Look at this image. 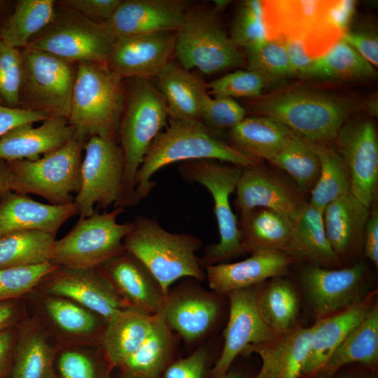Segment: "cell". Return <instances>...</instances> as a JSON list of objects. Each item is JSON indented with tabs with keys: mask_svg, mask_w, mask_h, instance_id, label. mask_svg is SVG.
Listing matches in <instances>:
<instances>
[{
	"mask_svg": "<svg viewBox=\"0 0 378 378\" xmlns=\"http://www.w3.org/2000/svg\"><path fill=\"white\" fill-rule=\"evenodd\" d=\"M267 39L300 42L315 59L341 40L352 18L345 1H263Z\"/></svg>",
	"mask_w": 378,
	"mask_h": 378,
	"instance_id": "obj_1",
	"label": "cell"
},
{
	"mask_svg": "<svg viewBox=\"0 0 378 378\" xmlns=\"http://www.w3.org/2000/svg\"><path fill=\"white\" fill-rule=\"evenodd\" d=\"M201 159L216 160L242 167L262 163L224 141L219 134L202 122L169 120L167 127L152 143L137 171L135 192L139 202L146 198L156 186L152 177L160 169L177 162Z\"/></svg>",
	"mask_w": 378,
	"mask_h": 378,
	"instance_id": "obj_2",
	"label": "cell"
},
{
	"mask_svg": "<svg viewBox=\"0 0 378 378\" xmlns=\"http://www.w3.org/2000/svg\"><path fill=\"white\" fill-rule=\"evenodd\" d=\"M125 102L118 128L124 163V183L119 206L139 204L135 177L152 143L167 126L169 115L161 92L148 79L125 80Z\"/></svg>",
	"mask_w": 378,
	"mask_h": 378,
	"instance_id": "obj_3",
	"label": "cell"
},
{
	"mask_svg": "<svg viewBox=\"0 0 378 378\" xmlns=\"http://www.w3.org/2000/svg\"><path fill=\"white\" fill-rule=\"evenodd\" d=\"M130 222L131 229L123 239L125 249L146 266L166 295L178 279H206L196 255L202 246L201 239L169 232L156 219L146 216H136Z\"/></svg>",
	"mask_w": 378,
	"mask_h": 378,
	"instance_id": "obj_4",
	"label": "cell"
},
{
	"mask_svg": "<svg viewBox=\"0 0 378 378\" xmlns=\"http://www.w3.org/2000/svg\"><path fill=\"white\" fill-rule=\"evenodd\" d=\"M125 80L105 63H79L73 89L69 123L75 133L118 141L125 102Z\"/></svg>",
	"mask_w": 378,
	"mask_h": 378,
	"instance_id": "obj_5",
	"label": "cell"
},
{
	"mask_svg": "<svg viewBox=\"0 0 378 378\" xmlns=\"http://www.w3.org/2000/svg\"><path fill=\"white\" fill-rule=\"evenodd\" d=\"M88 139L75 133L62 147L35 160L6 162L10 190L34 194L52 205L73 203L80 190L83 151Z\"/></svg>",
	"mask_w": 378,
	"mask_h": 378,
	"instance_id": "obj_6",
	"label": "cell"
},
{
	"mask_svg": "<svg viewBox=\"0 0 378 378\" xmlns=\"http://www.w3.org/2000/svg\"><path fill=\"white\" fill-rule=\"evenodd\" d=\"M350 110L342 99L307 90L285 91L255 105L260 114L276 119L307 141L320 144L335 139Z\"/></svg>",
	"mask_w": 378,
	"mask_h": 378,
	"instance_id": "obj_7",
	"label": "cell"
},
{
	"mask_svg": "<svg viewBox=\"0 0 378 378\" xmlns=\"http://www.w3.org/2000/svg\"><path fill=\"white\" fill-rule=\"evenodd\" d=\"M243 168L210 159L183 162L177 168L183 180L204 187L214 200V213L218 225L219 241L209 245L200 258V264L204 267L224 262L244 253L241 244L238 218L233 213L230 202Z\"/></svg>",
	"mask_w": 378,
	"mask_h": 378,
	"instance_id": "obj_8",
	"label": "cell"
},
{
	"mask_svg": "<svg viewBox=\"0 0 378 378\" xmlns=\"http://www.w3.org/2000/svg\"><path fill=\"white\" fill-rule=\"evenodd\" d=\"M21 108L68 119L77 64L38 49H20Z\"/></svg>",
	"mask_w": 378,
	"mask_h": 378,
	"instance_id": "obj_9",
	"label": "cell"
},
{
	"mask_svg": "<svg viewBox=\"0 0 378 378\" xmlns=\"http://www.w3.org/2000/svg\"><path fill=\"white\" fill-rule=\"evenodd\" d=\"M121 206L110 211H98L80 217L73 228L55 240L50 262L58 267L96 268L125 249L123 239L131 229V222L118 223L124 211Z\"/></svg>",
	"mask_w": 378,
	"mask_h": 378,
	"instance_id": "obj_10",
	"label": "cell"
},
{
	"mask_svg": "<svg viewBox=\"0 0 378 378\" xmlns=\"http://www.w3.org/2000/svg\"><path fill=\"white\" fill-rule=\"evenodd\" d=\"M114 41L104 23L90 20L57 1L54 18L27 47L75 64L106 63Z\"/></svg>",
	"mask_w": 378,
	"mask_h": 378,
	"instance_id": "obj_11",
	"label": "cell"
},
{
	"mask_svg": "<svg viewBox=\"0 0 378 378\" xmlns=\"http://www.w3.org/2000/svg\"><path fill=\"white\" fill-rule=\"evenodd\" d=\"M174 53L179 64L206 74L241 66L244 56L219 25L214 15L206 10H188L176 31Z\"/></svg>",
	"mask_w": 378,
	"mask_h": 378,
	"instance_id": "obj_12",
	"label": "cell"
},
{
	"mask_svg": "<svg viewBox=\"0 0 378 378\" xmlns=\"http://www.w3.org/2000/svg\"><path fill=\"white\" fill-rule=\"evenodd\" d=\"M80 190L73 203L77 215L88 217L97 208L120 206L125 163L118 141L97 136L90 137L84 148Z\"/></svg>",
	"mask_w": 378,
	"mask_h": 378,
	"instance_id": "obj_13",
	"label": "cell"
},
{
	"mask_svg": "<svg viewBox=\"0 0 378 378\" xmlns=\"http://www.w3.org/2000/svg\"><path fill=\"white\" fill-rule=\"evenodd\" d=\"M335 140L348 173L351 193L370 207L378 184V138L374 124L365 119L346 122Z\"/></svg>",
	"mask_w": 378,
	"mask_h": 378,
	"instance_id": "obj_14",
	"label": "cell"
},
{
	"mask_svg": "<svg viewBox=\"0 0 378 378\" xmlns=\"http://www.w3.org/2000/svg\"><path fill=\"white\" fill-rule=\"evenodd\" d=\"M367 266L358 262L345 268L309 265L301 274L302 290L318 319L354 304L364 298Z\"/></svg>",
	"mask_w": 378,
	"mask_h": 378,
	"instance_id": "obj_15",
	"label": "cell"
},
{
	"mask_svg": "<svg viewBox=\"0 0 378 378\" xmlns=\"http://www.w3.org/2000/svg\"><path fill=\"white\" fill-rule=\"evenodd\" d=\"M34 291L71 300L106 321L130 309L96 268L57 267L42 279Z\"/></svg>",
	"mask_w": 378,
	"mask_h": 378,
	"instance_id": "obj_16",
	"label": "cell"
},
{
	"mask_svg": "<svg viewBox=\"0 0 378 378\" xmlns=\"http://www.w3.org/2000/svg\"><path fill=\"white\" fill-rule=\"evenodd\" d=\"M257 286L238 289L227 294L230 314L223 332L224 344L220 357L212 370L213 378H218L229 371L235 358L251 346L275 338L274 332L264 322L258 307Z\"/></svg>",
	"mask_w": 378,
	"mask_h": 378,
	"instance_id": "obj_17",
	"label": "cell"
},
{
	"mask_svg": "<svg viewBox=\"0 0 378 378\" xmlns=\"http://www.w3.org/2000/svg\"><path fill=\"white\" fill-rule=\"evenodd\" d=\"M36 316L59 344L100 345L106 321L78 303L61 296L33 291Z\"/></svg>",
	"mask_w": 378,
	"mask_h": 378,
	"instance_id": "obj_18",
	"label": "cell"
},
{
	"mask_svg": "<svg viewBox=\"0 0 378 378\" xmlns=\"http://www.w3.org/2000/svg\"><path fill=\"white\" fill-rule=\"evenodd\" d=\"M176 31L134 34L116 38L106 65L123 80L157 77L174 53Z\"/></svg>",
	"mask_w": 378,
	"mask_h": 378,
	"instance_id": "obj_19",
	"label": "cell"
},
{
	"mask_svg": "<svg viewBox=\"0 0 378 378\" xmlns=\"http://www.w3.org/2000/svg\"><path fill=\"white\" fill-rule=\"evenodd\" d=\"M235 192L239 216L262 208L295 220L307 203L295 184L262 163L243 168Z\"/></svg>",
	"mask_w": 378,
	"mask_h": 378,
	"instance_id": "obj_20",
	"label": "cell"
},
{
	"mask_svg": "<svg viewBox=\"0 0 378 378\" xmlns=\"http://www.w3.org/2000/svg\"><path fill=\"white\" fill-rule=\"evenodd\" d=\"M96 269L130 309L148 315L161 313L167 295L134 255L125 250Z\"/></svg>",
	"mask_w": 378,
	"mask_h": 378,
	"instance_id": "obj_21",
	"label": "cell"
},
{
	"mask_svg": "<svg viewBox=\"0 0 378 378\" xmlns=\"http://www.w3.org/2000/svg\"><path fill=\"white\" fill-rule=\"evenodd\" d=\"M183 0H121L104 22L115 39L120 36L176 31L188 12Z\"/></svg>",
	"mask_w": 378,
	"mask_h": 378,
	"instance_id": "obj_22",
	"label": "cell"
},
{
	"mask_svg": "<svg viewBox=\"0 0 378 378\" xmlns=\"http://www.w3.org/2000/svg\"><path fill=\"white\" fill-rule=\"evenodd\" d=\"M220 309L214 295L200 288L186 286L168 293L161 313L169 328L190 342L211 330Z\"/></svg>",
	"mask_w": 378,
	"mask_h": 378,
	"instance_id": "obj_23",
	"label": "cell"
},
{
	"mask_svg": "<svg viewBox=\"0 0 378 378\" xmlns=\"http://www.w3.org/2000/svg\"><path fill=\"white\" fill-rule=\"evenodd\" d=\"M293 259L284 252L263 251L236 262H222L205 268L210 288L218 295L257 286L286 274Z\"/></svg>",
	"mask_w": 378,
	"mask_h": 378,
	"instance_id": "obj_24",
	"label": "cell"
},
{
	"mask_svg": "<svg viewBox=\"0 0 378 378\" xmlns=\"http://www.w3.org/2000/svg\"><path fill=\"white\" fill-rule=\"evenodd\" d=\"M77 215L74 203L52 205L27 195L7 190L0 195V237L8 234L39 230L56 235L61 226Z\"/></svg>",
	"mask_w": 378,
	"mask_h": 378,
	"instance_id": "obj_25",
	"label": "cell"
},
{
	"mask_svg": "<svg viewBox=\"0 0 378 378\" xmlns=\"http://www.w3.org/2000/svg\"><path fill=\"white\" fill-rule=\"evenodd\" d=\"M375 293H369L354 304L317 320L301 376L321 372L337 346L377 303Z\"/></svg>",
	"mask_w": 378,
	"mask_h": 378,
	"instance_id": "obj_26",
	"label": "cell"
},
{
	"mask_svg": "<svg viewBox=\"0 0 378 378\" xmlns=\"http://www.w3.org/2000/svg\"><path fill=\"white\" fill-rule=\"evenodd\" d=\"M315 323L309 327L297 324L273 340L249 346L244 354L255 353L261 368L253 378H298L309 353Z\"/></svg>",
	"mask_w": 378,
	"mask_h": 378,
	"instance_id": "obj_27",
	"label": "cell"
},
{
	"mask_svg": "<svg viewBox=\"0 0 378 378\" xmlns=\"http://www.w3.org/2000/svg\"><path fill=\"white\" fill-rule=\"evenodd\" d=\"M61 344L35 316L18 326L10 378H52V365Z\"/></svg>",
	"mask_w": 378,
	"mask_h": 378,
	"instance_id": "obj_28",
	"label": "cell"
},
{
	"mask_svg": "<svg viewBox=\"0 0 378 378\" xmlns=\"http://www.w3.org/2000/svg\"><path fill=\"white\" fill-rule=\"evenodd\" d=\"M74 134L68 120L59 117H49L38 127L20 125L0 138V160H37L62 147Z\"/></svg>",
	"mask_w": 378,
	"mask_h": 378,
	"instance_id": "obj_29",
	"label": "cell"
},
{
	"mask_svg": "<svg viewBox=\"0 0 378 378\" xmlns=\"http://www.w3.org/2000/svg\"><path fill=\"white\" fill-rule=\"evenodd\" d=\"M157 78V88L166 102L169 119L201 122L202 104L209 94L203 81L190 70L172 62Z\"/></svg>",
	"mask_w": 378,
	"mask_h": 378,
	"instance_id": "obj_30",
	"label": "cell"
},
{
	"mask_svg": "<svg viewBox=\"0 0 378 378\" xmlns=\"http://www.w3.org/2000/svg\"><path fill=\"white\" fill-rule=\"evenodd\" d=\"M286 253L293 260L306 261L309 265L330 269L340 266V258L325 232L322 210L306 204L294 220Z\"/></svg>",
	"mask_w": 378,
	"mask_h": 378,
	"instance_id": "obj_31",
	"label": "cell"
},
{
	"mask_svg": "<svg viewBox=\"0 0 378 378\" xmlns=\"http://www.w3.org/2000/svg\"><path fill=\"white\" fill-rule=\"evenodd\" d=\"M370 207L351 192L329 203L323 211L325 232L337 255L346 254L363 241Z\"/></svg>",
	"mask_w": 378,
	"mask_h": 378,
	"instance_id": "obj_32",
	"label": "cell"
},
{
	"mask_svg": "<svg viewBox=\"0 0 378 378\" xmlns=\"http://www.w3.org/2000/svg\"><path fill=\"white\" fill-rule=\"evenodd\" d=\"M157 315L128 309L106 321L100 346L111 365L119 368L141 346L150 333Z\"/></svg>",
	"mask_w": 378,
	"mask_h": 378,
	"instance_id": "obj_33",
	"label": "cell"
},
{
	"mask_svg": "<svg viewBox=\"0 0 378 378\" xmlns=\"http://www.w3.org/2000/svg\"><path fill=\"white\" fill-rule=\"evenodd\" d=\"M294 225L290 217L267 209H255L239 215L238 226L244 252H286Z\"/></svg>",
	"mask_w": 378,
	"mask_h": 378,
	"instance_id": "obj_34",
	"label": "cell"
},
{
	"mask_svg": "<svg viewBox=\"0 0 378 378\" xmlns=\"http://www.w3.org/2000/svg\"><path fill=\"white\" fill-rule=\"evenodd\" d=\"M294 133L270 116L244 118L228 131L230 145L260 160L270 161Z\"/></svg>",
	"mask_w": 378,
	"mask_h": 378,
	"instance_id": "obj_35",
	"label": "cell"
},
{
	"mask_svg": "<svg viewBox=\"0 0 378 378\" xmlns=\"http://www.w3.org/2000/svg\"><path fill=\"white\" fill-rule=\"evenodd\" d=\"M378 360V306L376 303L367 316L337 348L319 373L331 377L340 368L352 363L374 366Z\"/></svg>",
	"mask_w": 378,
	"mask_h": 378,
	"instance_id": "obj_36",
	"label": "cell"
},
{
	"mask_svg": "<svg viewBox=\"0 0 378 378\" xmlns=\"http://www.w3.org/2000/svg\"><path fill=\"white\" fill-rule=\"evenodd\" d=\"M174 348L172 331L160 313L148 337L118 368L127 378H158L169 363Z\"/></svg>",
	"mask_w": 378,
	"mask_h": 378,
	"instance_id": "obj_37",
	"label": "cell"
},
{
	"mask_svg": "<svg viewBox=\"0 0 378 378\" xmlns=\"http://www.w3.org/2000/svg\"><path fill=\"white\" fill-rule=\"evenodd\" d=\"M57 1L54 0H18L13 13L0 27V41L22 49L54 18Z\"/></svg>",
	"mask_w": 378,
	"mask_h": 378,
	"instance_id": "obj_38",
	"label": "cell"
},
{
	"mask_svg": "<svg viewBox=\"0 0 378 378\" xmlns=\"http://www.w3.org/2000/svg\"><path fill=\"white\" fill-rule=\"evenodd\" d=\"M258 307L264 322L278 335L298 324L299 297L292 284L282 276L272 279L258 291Z\"/></svg>",
	"mask_w": 378,
	"mask_h": 378,
	"instance_id": "obj_39",
	"label": "cell"
},
{
	"mask_svg": "<svg viewBox=\"0 0 378 378\" xmlns=\"http://www.w3.org/2000/svg\"><path fill=\"white\" fill-rule=\"evenodd\" d=\"M299 74L307 77L334 80L359 79L375 76L372 64L342 39Z\"/></svg>",
	"mask_w": 378,
	"mask_h": 378,
	"instance_id": "obj_40",
	"label": "cell"
},
{
	"mask_svg": "<svg viewBox=\"0 0 378 378\" xmlns=\"http://www.w3.org/2000/svg\"><path fill=\"white\" fill-rule=\"evenodd\" d=\"M56 235L39 230L8 234L0 237V269L50 262Z\"/></svg>",
	"mask_w": 378,
	"mask_h": 378,
	"instance_id": "obj_41",
	"label": "cell"
},
{
	"mask_svg": "<svg viewBox=\"0 0 378 378\" xmlns=\"http://www.w3.org/2000/svg\"><path fill=\"white\" fill-rule=\"evenodd\" d=\"M287 173L301 191H311L320 173V161L312 144L293 134L269 161Z\"/></svg>",
	"mask_w": 378,
	"mask_h": 378,
	"instance_id": "obj_42",
	"label": "cell"
},
{
	"mask_svg": "<svg viewBox=\"0 0 378 378\" xmlns=\"http://www.w3.org/2000/svg\"><path fill=\"white\" fill-rule=\"evenodd\" d=\"M311 144L320 161V173L310 191L309 202L323 211L329 203L351 192V185L345 165L336 149L328 144Z\"/></svg>",
	"mask_w": 378,
	"mask_h": 378,
	"instance_id": "obj_43",
	"label": "cell"
},
{
	"mask_svg": "<svg viewBox=\"0 0 378 378\" xmlns=\"http://www.w3.org/2000/svg\"><path fill=\"white\" fill-rule=\"evenodd\" d=\"M248 69L260 76L267 85L290 75L287 52L282 41L266 39L244 48Z\"/></svg>",
	"mask_w": 378,
	"mask_h": 378,
	"instance_id": "obj_44",
	"label": "cell"
},
{
	"mask_svg": "<svg viewBox=\"0 0 378 378\" xmlns=\"http://www.w3.org/2000/svg\"><path fill=\"white\" fill-rule=\"evenodd\" d=\"M58 266L50 262L0 269V302L24 299L32 293L42 279Z\"/></svg>",
	"mask_w": 378,
	"mask_h": 378,
	"instance_id": "obj_45",
	"label": "cell"
},
{
	"mask_svg": "<svg viewBox=\"0 0 378 378\" xmlns=\"http://www.w3.org/2000/svg\"><path fill=\"white\" fill-rule=\"evenodd\" d=\"M230 38L238 47L246 48L267 38L263 18V1H244L236 14Z\"/></svg>",
	"mask_w": 378,
	"mask_h": 378,
	"instance_id": "obj_46",
	"label": "cell"
},
{
	"mask_svg": "<svg viewBox=\"0 0 378 378\" xmlns=\"http://www.w3.org/2000/svg\"><path fill=\"white\" fill-rule=\"evenodd\" d=\"M244 118L245 108L234 99L208 94L204 100L201 122L214 132L229 131Z\"/></svg>",
	"mask_w": 378,
	"mask_h": 378,
	"instance_id": "obj_47",
	"label": "cell"
},
{
	"mask_svg": "<svg viewBox=\"0 0 378 378\" xmlns=\"http://www.w3.org/2000/svg\"><path fill=\"white\" fill-rule=\"evenodd\" d=\"M22 58L20 50L0 41V104L20 108L19 92Z\"/></svg>",
	"mask_w": 378,
	"mask_h": 378,
	"instance_id": "obj_48",
	"label": "cell"
},
{
	"mask_svg": "<svg viewBox=\"0 0 378 378\" xmlns=\"http://www.w3.org/2000/svg\"><path fill=\"white\" fill-rule=\"evenodd\" d=\"M266 83L256 73L250 70H237L216 78L208 84L214 96L235 97H258Z\"/></svg>",
	"mask_w": 378,
	"mask_h": 378,
	"instance_id": "obj_49",
	"label": "cell"
},
{
	"mask_svg": "<svg viewBox=\"0 0 378 378\" xmlns=\"http://www.w3.org/2000/svg\"><path fill=\"white\" fill-rule=\"evenodd\" d=\"M58 368L63 378H98L93 356L79 349L64 350L58 360Z\"/></svg>",
	"mask_w": 378,
	"mask_h": 378,
	"instance_id": "obj_50",
	"label": "cell"
},
{
	"mask_svg": "<svg viewBox=\"0 0 378 378\" xmlns=\"http://www.w3.org/2000/svg\"><path fill=\"white\" fill-rule=\"evenodd\" d=\"M209 359L206 347H201L183 358L170 364L166 369L164 378H203Z\"/></svg>",
	"mask_w": 378,
	"mask_h": 378,
	"instance_id": "obj_51",
	"label": "cell"
},
{
	"mask_svg": "<svg viewBox=\"0 0 378 378\" xmlns=\"http://www.w3.org/2000/svg\"><path fill=\"white\" fill-rule=\"evenodd\" d=\"M121 0H61L58 2L83 17L104 23L108 20Z\"/></svg>",
	"mask_w": 378,
	"mask_h": 378,
	"instance_id": "obj_52",
	"label": "cell"
},
{
	"mask_svg": "<svg viewBox=\"0 0 378 378\" xmlns=\"http://www.w3.org/2000/svg\"><path fill=\"white\" fill-rule=\"evenodd\" d=\"M48 118L49 116L41 112L0 104V138L20 125L43 122Z\"/></svg>",
	"mask_w": 378,
	"mask_h": 378,
	"instance_id": "obj_53",
	"label": "cell"
},
{
	"mask_svg": "<svg viewBox=\"0 0 378 378\" xmlns=\"http://www.w3.org/2000/svg\"><path fill=\"white\" fill-rule=\"evenodd\" d=\"M370 64H378V38L368 32L346 31L342 38Z\"/></svg>",
	"mask_w": 378,
	"mask_h": 378,
	"instance_id": "obj_54",
	"label": "cell"
},
{
	"mask_svg": "<svg viewBox=\"0 0 378 378\" xmlns=\"http://www.w3.org/2000/svg\"><path fill=\"white\" fill-rule=\"evenodd\" d=\"M27 313L24 298L0 302V332L18 327L28 317Z\"/></svg>",
	"mask_w": 378,
	"mask_h": 378,
	"instance_id": "obj_55",
	"label": "cell"
},
{
	"mask_svg": "<svg viewBox=\"0 0 378 378\" xmlns=\"http://www.w3.org/2000/svg\"><path fill=\"white\" fill-rule=\"evenodd\" d=\"M364 253L374 265L378 267V210L374 206L370 211V215L365 228Z\"/></svg>",
	"mask_w": 378,
	"mask_h": 378,
	"instance_id": "obj_56",
	"label": "cell"
},
{
	"mask_svg": "<svg viewBox=\"0 0 378 378\" xmlns=\"http://www.w3.org/2000/svg\"><path fill=\"white\" fill-rule=\"evenodd\" d=\"M17 334L18 327L0 332V378L10 373Z\"/></svg>",
	"mask_w": 378,
	"mask_h": 378,
	"instance_id": "obj_57",
	"label": "cell"
},
{
	"mask_svg": "<svg viewBox=\"0 0 378 378\" xmlns=\"http://www.w3.org/2000/svg\"><path fill=\"white\" fill-rule=\"evenodd\" d=\"M282 41L287 52L290 74H299L313 61L300 42L294 40Z\"/></svg>",
	"mask_w": 378,
	"mask_h": 378,
	"instance_id": "obj_58",
	"label": "cell"
},
{
	"mask_svg": "<svg viewBox=\"0 0 378 378\" xmlns=\"http://www.w3.org/2000/svg\"><path fill=\"white\" fill-rule=\"evenodd\" d=\"M10 190V178L6 162L0 160V195Z\"/></svg>",
	"mask_w": 378,
	"mask_h": 378,
	"instance_id": "obj_59",
	"label": "cell"
},
{
	"mask_svg": "<svg viewBox=\"0 0 378 378\" xmlns=\"http://www.w3.org/2000/svg\"><path fill=\"white\" fill-rule=\"evenodd\" d=\"M218 378H243L242 375L235 371H228L227 373Z\"/></svg>",
	"mask_w": 378,
	"mask_h": 378,
	"instance_id": "obj_60",
	"label": "cell"
},
{
	"mask_svg": "<svg viewBox=\"0 0 378 378\" xmlns=\"http://www.w3.org/2000/svg\"><path fill=\"white\" fill-rule=\"evenodd\" d=\"M215 8L217 10H223L229 4L227 1H214Z\"/></svg>",
	"mask_w": 378,
	"mask_h": 378,
	"instance_id": "obj_61",
	"label": "cell"
},
{
	"mask_svg": "<svg viewBox=\"0 0 378 378\" xmlns=\"http://www.w3.org/2000/svg\"><path fill=\"white\" fill-rule=\"evenodd\" d=\"M340 378H358L357 377H354V376H352V375H346V376H343Z\"/></svg>",
	"mask_w": 378,
	"mask_h": 378,
	"instance_id": "obj_62",
	"label": "cell"
},
{
	"mask_svg": "<svg viewBox=\"0 0 378 378\" xmlns=\"http://www.w3.org/2000/svg\"><path fill=\"white\" fill-rule=\"evenodd\" d=\"M4 2V1H0V7H1V5H3Z\"/></svg>",
	"mask_w": 378,
	"mask_h": 378,
	"instance_id": "obj_63",
	"label": "cell"
},
{
	"mask_svg": "<svg viewBox=\"0 0 378 378\" xmlns=\"http://www.w3.org/2000/svg\"><path fill=\"white\" fill-rule=\"evenodd\" d=\"M52 378H56L55 376Z\"/></svg>",
	"mask_w": 378,
	"mask_h": 378,
	"instance_id": "obj_64",
	"label": "cell"
}]
</instances>
